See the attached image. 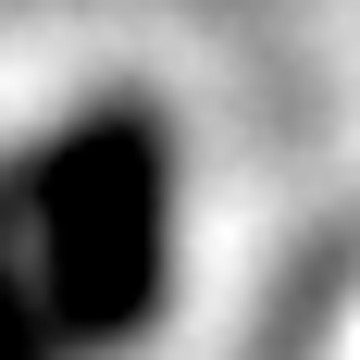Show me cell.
<instances>
[{"instance_id":"1","label":"cell","mask_w":360,"mask_h":360,"mask_svg":"<svg viewBox=\"0 0 360 360\" xmlns=\"http://www.w3.org/2000/svg\"><path fill=\"white\" fill-rule=\"evenodd\" d=\"M25 249L37 298L63 348H124L162 311V261H174V137L149 100H100L63 137L25 149Z\"/></svg>"},{"instance_id":"2","label":"cell","mask_w":360,"mask_h":360,"mask_svg":"<svg viewBox=\"0 0 360 360\" xmlns=\"http://www.w3.org/2000/svg\"><path fill=\"white\" fill-rule=\"evenodd\" d=\"M63 323H50V298H37V249H25V186L0 174V360H50Z\"/></svg>"}]
</instances>
